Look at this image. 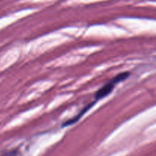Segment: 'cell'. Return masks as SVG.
<instances>
[{
	"label": "cell",
	"instance_id": "6da1fadb",
	"mask_svg": "<svg viewBox=\"0 0 156 156\" xmlns=\"http://www.w3.org/2000/svg\"><path fill=\"white\" fill-rule=\"evenodd\" d=\"M130 75L129 72H123V73L117 75L115 77H114L111 81H109L106 85L102 86L101 88H99L96 91L95 94H94V101L98 102V101L101 100V99L105 98V97L109 95L117 84L127 79L130 76Z\"/></svg>",
	"mask_w": 156,
	"mask_h": 156
},
{
	"label": "cell",
	"instance_id": "7a4b0ae2",
	"mask_svg": "<svg viewBox=\"0 0 156 156\" xmlns=\"http://www.w3.org/2000/svg\"><path fill=\"white\" fill-rule=\"evenodd\" d=\"M96 103H97V102H95L94 101H92L91 103H89L88 105H87L86 106H85V108H84L83 109H82V111H81L80 112L77 114V115L75 116V117H73V118L69 119V120H66V121L64 122L62 125V127H66V126H71V125L74 124V123H76V122L79 121V120H80V119L82 118V117H83V116L85 115V114H86V113L88 112V111H89V110L91 109V108H92V107L94 106Z\"/></svg>",
	"mask_w": 156,
	"mask_h": 156
},
{
	"label": "cell",
	"instance_id": "3957f363",
	"mask_svg": "<svg viewBox=\"0 0 156 156\" xmlns=\"http://www.w3.org/2000/svg\"><path fill=\"white\" fill-rule=\"evenodd\" d=\"M18 152L17 151H12V152H9L8 153L5 154L3 156H18Z\"/></svg>",
	"mask_w": 156,
	"mask_h": 156
}]
</instances>
